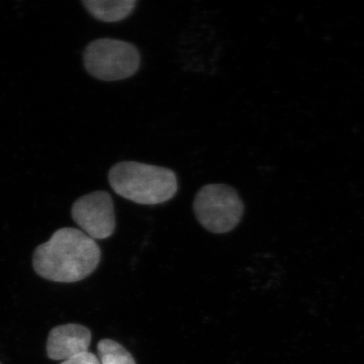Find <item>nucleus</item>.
<instances>
[{
    "mask_svg": "<svg viewBox=\"0 0 364 364\" xmlns=\"http://www.w3.org/2000/svg\"><path fill=\"white\" fill-rule=\"evenodd\" d=\"M97 242L75 228H62L36 249L33 267L43 279L71 284L86 279L100 264Z\"/></svg>",
    "mask_w": 364,
    "mask_h": 364,
    "instance_id": "1",
    "label": "nucleus"
},
{
    "mask_svg": "<svg viewBox=\"0 0 364 364\" xmlns=\"http://www.w3.org/2000/svg\"><path fill=\"white\" fill-rule=\"evenodd\" d=\"M109 181L117 195L139 205L168 202L178 191L171 169L136 161L117 163L109 170Z\"/></svg>",
    "mask_w": 364,
    "mask_h": 364,
    "instance_id": "2",
    "label": "nucleus"
},
{
    "mask_svg": "<svg viewBox=\"0 0 364 364\" xmlns=\"http://www.w3.org/2000/svg\"><path fill=\"white\" fill-rule=\"evenodd\" d=\"M193 210L198 221L210 233H229L238 226L244 203L236 189L227 184H207L196 193Z\"/></svg>",
    "mask_w": 364,
    "mask_h": 364,
    "instance_id": "3",
    "label": "nucleus"
},
{
    "mask_svg": "<svg viewBox=\"0 0 364 364\" xmlns=\"http://www.w3.org/2000/svg\"><path fill=\"white\" fill-rule=\"evenodd\" d=\"M86 70L104 81L123 80L140 68L141 55L131 43L114 39H98L86 47L83 54Z\"/></svg>",
    "mask_w": 364,
    "mask_h": 364,
    "instance_id": "4",
    "label": "nucleus"
},
{
    "mask_svg": "<svg viewBox=\"0 0 364 364\" xmlns=\"http://www.w3.org/2000/svg\"><path fill=\"white\" fill-rule=\"evenodd\" d=\"M71 214L83 233L93 240L109 238L116 229L114 202L107 191L81 196L73 203Z\"/></svg>",
    "mask_w": 364,
    "mask_h": 364,
    "instance_id": "5",
    "label": "nucleus"
},
{
    "mask_svg": "<svg viewBox=\"0 0 364 364\" xmlns=\"http://www.w3.org/2000/svg\"><path fill=\"white\" fill-rule=\"evenodd\" d=\"M90 343L91 332L85 326H57L53 328L48 337V358L52 360H67L83 352H87Z\"/></svg>",
    "mask_w": 364,
    "mask_h": 364,
    "instance_id": "6",
    "label": "nucleus"
},
{
    "mask_svg": "<svg viewBox=\"0 0 364 364\" xmlns=\"http://www.w3.org/2000/svg\"><path fill=\"white\" fill-rule=\"evenodd\" d=\"M82 4L97 20L117 23L128 18L138 2L136 0H83Z\"/></svg>",
    "mask_w": 364,
    "mask_h": 364,
    "instance_id": "7",
    "label": "nucleus"
},
{
    "mask_svg": "<svg viewBox=\"0 0 364 364\" xmlns=\"http://www.w3.org/2000/svg\"><path fill=\"white\" fill-rule=\"evenodd\" d=\"M97 351L100 364H136L130 352L114 340H100L97 344Z\"/></svg>",
    "mask_w": 364,
    "mask_h": 364,
    "instance_id": "8",
    "label": "nucleus"
},
{
    "mask_svg": "<svg viewBox=\"0 0 364 364\" xmlns=\"http://www.w3.org/2000/svg\"><path fill=\"white\" fill-rule=\"evenodd\" d=\"M60 364H100V361L97 356L87 351L67 359V360H64L63 363Z\"/></svg>",
    "mask_w": 364,
    "mask_h": 364,
    "instance_id": "9",
    "label": "nucleus"
},
{
    "mask_svg": "<svg viewBox=\"0 0 364 364\" xmlns=\"http://www.w3.org/2000/svg\"><path fill=\"white\" fill-rule=\"evenodd\" d=\"M0 364H1V363H0Z\"/></svg>",
    "mask_w": 364,
    "mask_h": 364,
    "instance_id": "10",
    "label": "nucleus"
}]
</instances>
